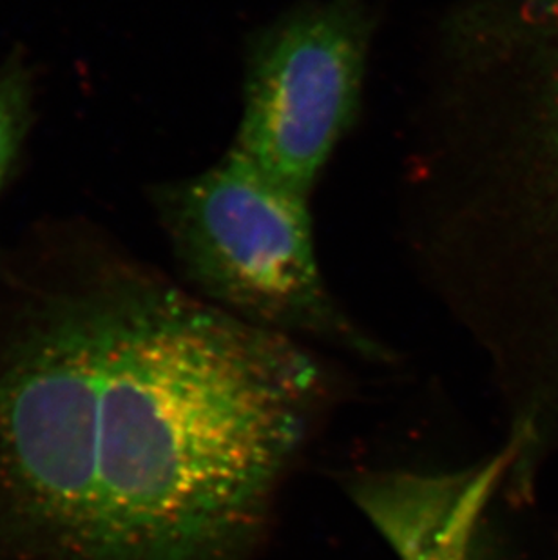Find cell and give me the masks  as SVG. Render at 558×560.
I'll return each instance as SVG.
<instances>
[{
	"label": "cell",
	"mask_w": 558,
	"mask_h": 560,
	"mask_svg": "<svg viewBox=\"0 0 558 560\" xmlns=\"http://www.w3.org/2000/svg\"><path fill=\"white\" fill-rule=\"evenodd\" d=\"M295 457L264 345L165 281L60 298L0 352V560H253Z\"/></svg>",
	"instance_id": "obj_1"
},
{
	"label": "cell",
	"mask_w": 558,
	"mask_h": 560,
	"mask_svg": "<svg viewBox=\"0 0 558 560\" xmlns=\"http://www.w3.org/2000/svg\"><path fill=\"white\" fill-rule=\"evenodd\" d=\"M406 245L493 358L510 424L558 457V0H463L428 32Z\"/></svg>",
	"instance_id": "obj_2"
},
{
	"label": "cell",
	"mask_w": 558,
	"mask_h": 560,
	"mask_svg": "<svg viewBox=\"0 0 558 560\" xmlns=\"http://www.w3.org/2000/svg\"><path fill=\"white\" fill-rule=\"evenodd\" d=\"M153 203L179 269L206 302L298 343L394 365V350L341 307L323 276L311 198L229 148L206 171L154 187Z\"/></svg>",
	"instance_id": "obj_3"
},
{
	"label": "cell",
	"mask_w": 558,
	"mask_h": 560,
	"mask_svg": "<svg viewBox=\"0 0 558 560\" xmlns=\"http://www.w3.org/2000/svg\"><path fill=\"white\" fill-rule=\"evenodd\" d=\"M377 21L369 0H303L248 35L231 148L311 198L363 106Z\"/></svg>",
	"instance_id": "obj_4"
},
{
	"label": "cell",
	"mask_w": 558,
	"mask_h": 560,
	"mask_svg": "<svg viewBox=\"0 0 558 560\" xmlns=\"http://www.w3.org/2000/svg\"><path fill=\"white\" fill-rule=\"evenodd\" d=\"M516 448L443 474L369 471L348 485L356 506L399 560H474L486 508L508 485Z\"/></svg>",
	"instance_id": "obj_5"
},
{
	"label": "cell",
	"mask_w": 558,
	"mask_h": 560,
	"mask_svg": "<svg viewBox=\"0 0 558 560\" xmlns=\"http://www.w3.org/2000/svg\"><path fill=\"white\" fill-rule=\"evenodd\" d=\"M30 120V84L19 66L0 71V184L15 162Z\"/></svg>",
	"instance_id": "obj_6"
}]
</instances>
